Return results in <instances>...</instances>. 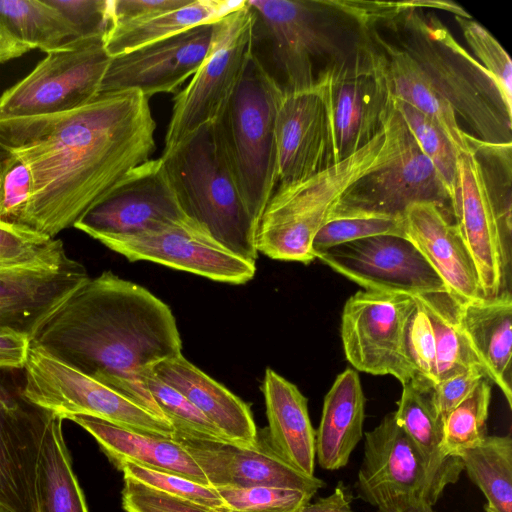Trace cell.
I'll return each mask as SVG.
<instances>
[{
	"label": "cell",
	"instance_id": "cell-1",
	"mask_svg": "<svg viewBox=\"0 0 512 512\" xmlns=\"http://www.w3.org/2000/svg\"><path fill=\"white\" fill-rule=\"evenodd\" d=\"M156 123L136 90L100 92L49 120L0 126V144L28 169L31 189L17 224L55 238L133 168L150 159Z\"/></svg>",
	"mask_w": 512,
	"mask_h": 512
},
{
	"label": "cell",
	"instance_id": "cell-2",
	"mask_svg": "<svg viewBox=\"0 0 512 512\" xmlns=\"http://www.w3.org/2000/svg\"><path fill=\"white\" fill-rule=\"evenodd\" d=\"M31 344L168 421L143 374L182 354L170 307L112 271L89 277L31 337ZM169 422V421H168Z\"/></svg>",
	"mask_w": 512,
	"mask_h": 512
},
{
	"label": "cell",
	"instance_id": "cell-3",
	"mask_svg": "<svg viewBox=\"0 0 512 512\" xmlns=\"http://www.w3.org/2000/svg\"><path fill=\"white\" fill-rule=\"evenodd\" d=\"M421 68L471 135L492 146L512 144V115L492 79L436 14L410 9L382 24Z\"/></svg>",
	"mask_w": 512,
	"mask_h": 512
},
{
	"label": "cell",
	"instance_id": "cell-4",
	"mask_svg": "<svg viewBox=\"0 0 512 512\" xmlns=\"http://www.w3.org/2000/svg\"><path fill=\"white\" fill-rule=\"evenodd\" d=\"M394 150L387 118L382 131L352 155L308 178L278 185L258 223V253L274 260L313 262V240L344 195L360 178L390 159Z\"/></svg>",
	"mask_w": 512,
	"mask_h": 512
},
{
	"label": "cell",
	"instance_id": "cell-5",
	"mask_svg": "<svg viewBox=\"0 0 512 512\" xmlns=\"http://www.w3.org/2000/svg\"><path fill=\"white\" fill-rule=\"evenodd\" d=\"M161 158L184 213L232 253L255 263L257 224L243 199L219 120L164 150Z\"/></svg>",
	"mask_w": 512,
	"mask_h": 512
},
{
	"label": "cell",
	"instance_id": "cell-6",
	"mask_svg": "<svg viewBox=\"0 0 512 512\" xmlns=\"http://www.w3.org/2000/svg\"><path fill=\"white\" fill-rule=\"evenodd\" d=\"M511 150L480 147L458 156L450 208L476 265L485 298L511 291V189L498 186Z\"/></svg>",
	"mask_w": 512,
	"mask_h": 512
},
{
	"label": "cell",
	"instance_id": "cell-7",
	"mask_svg": "<svg viewBox=\"0 0 512 512\" xmlns=\"http://www.w3.org/2000/svg\"><path fill=\"white\" fill-rule=\"evenodd\" d=\"M284 88L253 53L218 118L246 207L257 224L277 185L275 123Z\"/></svg>",
	"mask_w": 512,
	"mask_h": 512
},
{
	"label": "cell",
	"instance_id": "cell-8",
	"mask_svg": "<svg viewBox=\"0 0 512 512\" xmlns=\"http://www.w3.org/2000/svg\"><path fill=\"white\" fill-rule=\"evenodd\" d=\"M282 71L284 90L315 85L319 73L365 36L332 0H247Z\"/></svg>",
	"mask_w": 512,
	"mask_h": 512
},
{
	"label": "cell",
	"instance_id": "cell-9",
	"mask_svg": "<svg viewBox=\"0 0 512 512\" xmlns=\"http://www.w3.org/2000/svg\"><path fill=\"white\" fill-rule=\"evenodd\" d=\"M315 87L326 115L332 164L380 133L393 107L386 59L368 31L352 50L319 73Z\"/></svg>",
	"mask_w": 512,
	"mask_h": 512
},
{
	"label": "cell",
	"instance_id": "cell-10",
	"mask_svg": "<svg viewBox=\"0 0 512 512\" xmlns=\"http://www.w3.org/2000/svg\"><path fill=\"white\" fill-rule=\"evenodd\" d=\"M103 36L77 38L46 53L26 77L0 96V126L46 121L98 95L112 58Z\"/></svg>",
	"mask_w": 512,
	"mask_h": 512
},
{
	"label": "cell",
	"instance_id": "cell-11",
	"mask_svg": "<svg viewBox=\"0 0 512 512\" xmlns=\"http://www.w3.org/2000/svg\"><path fill=\"white\" fill-rule=\"evenodd\" d=\"M255 32L256 16L246 1L215 22L204 60L174 97L164 150L221 116L254 53Z\"/></svg>",
	"mask_w": 512,
	"mask_h": 512
},
{
	"label": "cell",
	"instance_id": "cell-12",
	"mask_svg": "<svg viewBox=\"0 0 512 512\" xmlns=\"http://www.w3.org/2000/svg\"><path fill=\"white\" fill-rule=\"evenodd\" d=\"M23 394L60 418L96 417L115 425L172 437L174 428L106 385L30 344L23 368Z\"/></svg>",
	"mask_w": 512,
	"mask_h": 512
},
{
	"label": "cell",
	"instance_id": "cell-13",
	"mask_svg": "<svg viewBox=\"0 0 512 512\" xmlns=\"http://www.w3.org/2000/svg\"><path fill=\"white\" fill-rule=\"evenodd\" d=\"M388 121L395 141L393 155L347 191L331 218L352 214L403 216L408 207L422 202L445 209L450 205L444 183L394 103Z\"/></svg>",
	"mask_w": 512,
	"mask_h": 512
},
{
	"label": "cell",
	"instance_id": "cell-14",
	"mask_svg": "<svg viewBox=\"0 0 512 512\" xmlns=\"http://www.w3.org/2000/svg\"><path fill=\"white\" fill-rule=\"evenodd\" d=\"M186 217L160 157L133 168L73 227L100 241L156 230Z\"/></svg>",
	"mask_w": 512,
	"mask_h": 512
},
{
	"label": "cell",
	"instance_id": "cell-15",
	"mask_svg": "<svg viewBox=\"0 0 512 512\" xmlns=\"http://www.w3.org/2000/svg\"><path fill=\"white\" fill-rule=\"evenodd\" d=\"M463 467L434 468L398 425L394 412L365 433L356 491L363 501L379 494H408L434 505L458 481Z\"/></svg>",
	"mask_w": 512,
	"mask_h": 512
},
{
	"label": "cell",
	"instance_id": "cell-16",
	"mask_svg": "<svg viewBox=\"0 0 512 512\" xmlns=\"http://www.w3.org/2000/svg\"><path fill=\"white\" fill-rule=\"evenodd\" d=\"M18 370L0 369V507L39 512L37 468L43 436L53 413L23 394Z\"/></svg>",
	"mask_w": 512,
	"mask_h": 512
},
{
	"label": "cell",
	"instance_id": "cell-17",
	"mask_svg": "<svg viewBox=\"0 0 512 512\" xmlns=\"http://www.w3.org/2000/svg\"><path fill=\"white\" fill-rule=\"evenodd\" d=\"M99 242L130 261H150L218 282L244 284L256 271L255 263L232 253L189 217L156 230Z\"/></svg>",
	"mask_w": 512,
	"mask_h": 512
},
{
	"label": "cell",
	"instance_id": "cell-18",
	"mask_svg": "<svg viewBox=\"0 0 512 512\" xmlns=\"http://www.w3.org/2000/svg\"><path fill=\"white\" fill-rule=\"evenodd\" d=\"M365 290L419 296L448 291L406 237L378 235L343 243L315 256Z\"/></svg>",
	"mask_w": 512,
	"mask_h": 512
},
{
	"label": "cell",
	"instance_id": "cell-19",
	"mask_svg": "<svg viewBox=\"0 0 512 512\" xmlns=\"http://www.w3.org/2000/svg\"><path fill=\"white\" fill-rule=\"evenodd\" d=\"M413 296L357 291L345 302L341 339L346 359L361 372L410 381L401 356L405 321Z\"/></svg>",
	"mask_w": 512,
	"mask_h": 512
},
{
	"label": "cell",
	"instance_id": "cell-20",
	"mask_svg": "<svg viewBox=\"0 0 512 512\" xmlns=\"http://www.w3.org/2000/svg\"><path fill=\"white\" fill-rule=\"evenodd\" d=\"M172 438L191 455L214 488L269 486L315 495L325 486L320 478L287 462L272 446L266 428L257 432L251 445L202 439L178 430H174Z\"/></svg>",
	"mask_w": 512,
	"mask_h": 512
},
{
	"label": "cell",
	"instance_id": "cell-21",
	"mask_svg": "<svg viewBox=\"0 0 512 512\" xmlns=\"http://www.w3.org/2000/svg\"><path fill=\"white\" fill-rule=\"evenodd\" d=\"M215 22L111 58L100 92L136 90L147 98L174 93L191 78L204 60Z\"/></svg>",
	"mask_w": 512,
	"mask_h": 512
},
{
	"label": "cell",
	"instance_id": "cell-22",
	"mask_svg": "<svg viewBox=\"0 0 512 512\" xmlns=\"http://www.w3.org/2000/svg\"><path fill=\"white\" fill-rule=\"evenodd\" d=\"M89 275L65 252L55 258L0 269V328L27 334L30 339L49 315Z\"/></svg>",
	"mask_w": 512,
	"mask_h": 512
},
{
	"label": "cell",
	"instance_id": "cell-23",
	"mask_svg": "<svg viewBox=\"0 0 512 512\" xmlns=\"http://www.w3.org/2000/svg\"><path fill=\"white\" fill-rule=\"evenodd\" d=\"M275 140L278 185L303 180L332 165L326 115L315 85L284 90Z\"/></svg>",
	"mask_w": 512,
	"mask_h": 512
},
{
	"label": "cell",
	"instance_id": "cell-24",
	"mask_svg": "<svg viewBox=\"0 0 512 512\" xmlns=\"http://www.w3.org/2000/svg\"><path fill=\"white\" fill-rule=\"evenodd\" d=\"M405 236L461 303L484 299L474 260L447 209L431 202L411 205L403 214Z\"/></svg>",
	"mask_w": 512,
	"mask_h": 512
},
{
	"label": "cell",
	"instance_id": "cell-25",
	"mask_svg": "<svg viewBox=\"0 0 512 512\" xmlns=\"http://www.w3.org/2000/svg\"><path fill=\"white\" fill-rule=\"evenodd\" d=\"M151 370L199 409L226 440L239 445L255 442L258 431L249 405L182 354L154 364Z\"/></svg>",
	"mask_w": 512,
	"mask_h": 512
},
{
	"label": "cell",
	"instance_id": "cell-26",
	"mask_svg": "<svg viewBox=\"0 0 512 512\" xmlns=\"http://www.w3.org/2000/svg\"><path fill=\"white\" fill-rule=\"evenodd\" d=\"M460 323L485 376L502 391L511 408V291L461 303Z\"/></svg>",
	"mask_w": 512,
	"mask_h": 512
},
{
	"label": "cell",
	"instance_id": "cell-27",
	"mask_svg": "<svg viewBox=\"0 0 512 512\" xmlns=\"http://www.w3.org/2000/svg\"><path fill=\"white\" fill-rule=\"evenodd\" d=\"M261 389L272 446L292 466L314 476L315 430L309 418L307 398L296 385L271 368L265 370Z\"/></svg>",
	"mask_w": 512,
	"mask_h": 512
},
{
	"label": "cell",
	"instance_id": "cell-28",
	"mask_svg": "<svg viewBox=\"0 0 512 512\" xmlns=\"http://www.w3.org/2000/svg\"><path fill=\"white\" fill-rule=\"evenodd\" d=\"M70 420L93 436L114 465L131 461L209 485L199 465L172 437L130 430L92 416L76 415Z\"/></svg>",
	"mask_w": 512,
	"mask_h": 512
},
{
	"label": "cell",
	"instance_id": "cell-29",
	"mask_svg": "<svg viewBox=\"0 0 512 512\" xmlns=\"http://www.w3.org/2000/svg\"><path fill=\"white\" fill-rule=\"evenodd\" d=\"M366 399L358 373L347 368L333 382L315 431L319 465L329 471L345 467L363 437Z\"/></svg>",
	"mask_w": 512,
	"mask_h": 512
},
{
	"label": "cell",
	"instance_id": "cell-30",
	"mask_svg": "<svg viewBox=\"0 0 512 512\" xmlns=\"http://www.w3.org/2000/svg\"><path fill=\"white\" fill-rule=\"evenodd\" d=\"M383 53L394 98L402 100L434 121L447 135L458 154L474 150V137L462 128L455 112L417 63L377 30L368 31Z\"/></svg>",
	"mask_w": 512,
	"mask_h": 512
},
{
	"label": "cell",
	"instance_id": "cell-31",
	"mask_svg": "<svg viewBox=\"0 0 512 512\" xmlns=\"http://www.w3.org/2000/svg\"><path fill=\"white\" fill-rule=\"evenodd\" d=\"M240 1L192 0L178 9L141 20L109 25L103 41L110 57H116L196 26L216 22Z\"/></svg>",
	"mask_w": 512,
	"mask_h": 512
},
{
	"label": "cell",
	"instance_id": "cell-32",
	"mask_svg": "<svg viewBox=\"0 0 512 512\" xmlns=\"http://www.w3.org/2000/svg\"><path fill=\"white\" fill-rule=\"evenodd\" d=\"M62 423L53 414L43 436L37 468L39 512H89L72 469Z\"/></svg>",
	"mask_w": 512,
	"mask_h": 512
},
{
	"label": "cell",
	"instance_id": "cell-33",
	"mask_svg": "<svg viewBox=\"0 0 512 512\" xmlns=\"http://www.w3.org/2000/svg\"><path fill=\"white\" fill-rule=\"evenodd\" d=\"M463 471L486 498L485 512H512L511 435H486L459 454Z\"/></svg>",
	"mask_w": 512,
	"mask_h": 512
},
{
	"label": "cell",
	"instance_id": "cell-34",
	"mask_svg": "<svg viewBox=\"0 0 512 512\" xmlns=\"http://www.w3.org/2000/svg\"><path fill=\"white\" fill-rule=\"evenodd\" d=\"M415 297L432 327L438 382L473 367L482 370L461 327V302L448 291Z\"/></svg>",
	"mask_w": 512,
	"mask_h": 512
},
{
	"label": "cell",
	"instance_id": "cell-35",
	"mask_svg": "<svg viewBox=\"0 0 512 512\" xmlns=\"http://www.w3.org/2000/svg\"><path fill=\"white\" fill-rule=\"evenodd\" d=\"M0 20L15 39L31 50L48 53L81 38L48 0H0Z\"/></svg>",
	"mask_w": 512,
	"mask_h": 512
},
{
	"label": "cell",
	"instance_id": "cell-36",
	"mask_svg": "<svg viewBox=\"0 0 512 512\" xmlns=\"http://www.w3.org/2000/svg\"><path fill=\"white\" fill-rule=\"evenodd\" d=\"M394 411L395 420L417 446L430 466L438 469L463 467L457 456L443 452V419L433 401L432 388L414 382L402 384Z\"/></svg>",
	"mask_w": 512,
	"mask_h": 512
},
{
	"label": "cell",
	"instance_id": "cell-37",
	"mask_svg": "<svg viewBox=\"0 0 512 512\" xmlns=\"http://www.w3.org/2000/svg\"><path fill=\"white\" fill-rule=\"evenodd\" d=\"M491 381L484 378L443 420V452L457 456L478 445L487 435Z\"/></svg>",
	"mask_w": 512,
	"mask_h": 512
},
{
	"label": "cell",
	"instance_id": "cell-38",
	"mask_svg": "<svg viewBox=\"0 0 512 512\" xmlns=\"http://www.w3.org/2000/svg\"><path fill=\"white\" fill-rule=\"evenodd\" d=\"M393 103L419 148L436 169L451 202L458 172L459 154L456 148L443 130L430 118L394 96Z\"/></svg>",
	"mask_w": 512,
	"mask_h": 512
},
{
	"label": "cell",
	"instance_id": "cell-39",
	"mask_svg": "<svg viewBox=\"0 0 512 512\" xmlns=\"http://www.w3.org/2000/svg\"><path fill=\"white\" fill-rule=\"evenodd\" d=\"M401 356L410 376L409 382L425 388L435 386L438 379L433 331L429 318L416 297L405 321Z\"/></svg>",
	"mask_w": 512,
	"mask_h": 512
},
{
	"label": "cell",
	"instance_id": "cell-40",
	"mask_svg": "<svg viewBox=\"0 0 512 512\" xmlns=\"http://www.w3.org/2000/svg\"><path fill=\"white\" fill-rule=\"evenodd\" d=\"M130 479L167 495L191 501L217 512H226V506L218 491L177 473L152 469L131 461L115 464Z\"/></svg>",
	"mask_w": 512,
	"mask_h": 512
},
{
	"label": "cell",
	"instance_id": "cell-41",
	"mask_svg": "<svg viewBox=\"0 0 512 512\" xmlns=\"http://www.w3.org/2000/svg\"><path fill=\"white\" fill-rule=\"evenodd\" d=\"M378 235L406 237L403 216L352 214L333 217L316 234L313 254L316 256L334 246Z\"/></svg>",
	"mask_w": 512,
	"mask_h": 512
},
{
	"label": "cell",
	"instance_id": "cell-42",
	"mask_svg": "<svg viewBox=\"0 0 512 512\" xmlns=\"http://www.w3.org/2000/svg\"><path fill=\"white\" fill-rule=\"evenodd\" d=\"M143 381L174 430L202 439L226 440L199 409L177 390L157 378L151 369L143 374Z\"/></svg>",
	"mask_w": 512,
	"mask_h": 512
},
{
	"label": "cell",
	"instance_id": "cell-43",
	"mask_svg": "<svg viewBox=\"0 0 512 512\" xmlns=\"http://www.w3.org/2000/svg\"><path fill=\"white\" fill-rule=\"evenodd\" d=\"M476 60L497 88L507 111L512 115V62L499 42L472 18L454 16Z\"/></svg>",
	"mask_w": 512,
	"mask_h": 512
},
{
	"label": "cell",
	"instance_id": "cell-44",
	"mask_svg": "<svg viewBox=\"0 0 512 512\" xmlns=\"http://www.w3.org/2000/svg\"><path fill=\"white\" fill-rule=\"evenodd\" d=\"M65 252L60 239L0 220V269L36 263Z\"/></svg>",
	"mask_w": 512,
	"mask_h": 512
},
{
	"label": "cell",
	"instance_id": "cell-45",
	"mask_svg": "<svg viewBox=\"0 0 512 512\" xmlns=\"http://www.w3.org/2000/svg\"><path fill=\"white\" fill-rule=\"evenodd\" d=\"M215 489L226 512H296L314 496L299 489L269 486Z\"/></svg>",
	"mask_w": 512,
	"mask_h": 512
},
{
	"label": "cell",
	"instance_id": "cell-46",
	"mask_svg": "<svg viewBox=\"0 0 512 512\" xmlns=\"http://www.w3.org/2000/svg\"><path fill=\"white\" fill-rule=\"evenodd\" d=\"M122 507L125 512H217L130 479H124Z\"/></svg>",
	"mask_w": 512,
	"mask_h": 512
},
{
	"label": "cell",
	"instance_id": "cell-47",
	"mask_svg": "<svg viewBox=\"0 0 512 512\" xmlns=\"http://www.w3.org/2000/svg\"><path fill=\"white\" fill-rule=\"evenodd\" d=\"M27 167L13 154L0 172V220L17 224L30 196Z\"/></svg>",
	"mask_w": 512,
	"mask_h": 512
},
{
	"label": "cell",
	"instance_id": "cell-48",
	"mask_svg": "<svg viewBox=\"0 0 512 512\" xmlns=\"http://www.w3.org/2000/svg\"><path fill=\"white\" fill-rule=\"evenodd\" d=\"M71 23L79 37L104 34L108 27V0H48Z\"/></svg>",
	"mask_w": 512,
	"mask_h": 512
},
{
	"label": "cell",
	"instance_id": "cell-49",
	"mask_svg": "<svg viewBox=\"0 0 512 512\" xmlns=\"http://www.w3.org/2000/svg\"><path fill=\"white\" fill-rule=\"evenodd\" d=\"M484 378H487L484 372L478 367H473L435 384L432 388L433 401L441 418L444 420Z\"/></svg>",
	"mask_w": 512,
	"mask_h": 512
},
{
	"label": "cell",
	"instance_id": "cell-50",
	"mask_svg": "<svg viewBox=\"0 0 512 512\" xmlns=\"http://www.w3.org/2000/svg\"><path fill=\"white\" fill-rule=\"evenodd\" d=\"M192 0H113L108 6V26L148 18L178 9Z\"/></svg>",
	"mask_w": 512,
	"mask_h": 512
},
{
	"label": "cell",
	"instance_id": "cell-51",
	"mask_svg": "<svg viewBox=\"0 0 512 512\" xmlns=\"http://www.w3.org/2000/svg\"><path fill=\"white\" fill-rule=\"evenodd\" d=\"M30 344L27 334L10 328H0V369L23 370Z\"/></svg>",
	"mask_w": 512,
	"mask_h": 512
},
{
	"label": "cell",
	"instance_id": "cell-52",
	"mask_svg": "<svg viewBox=\"0 0 512 512\" xmlns=\"http://www.w3.org/2000/svg\"><path fill=\"white\" fill-rule=\"evenodd\" d=\"M377 512H434L432 505L408 494H379L368 500Z\"/></svg>",
	"mask_w": 512,
	"mask_h": 512
},
{
	"label": "cell",
	"instance_id": "cell-53",
	"mask_svg": "<svg viewBox=\"0 0 512 512\" xmlns=\"http://www.w3.org/2000/svg\"><path fill=\"white\" fill-rule=\"evenodd\" d=\"M351 498L346 488L339 485L327 497L307 503L296 512H353Z\"/></svg>",
	"mask_w": 512,
	"mask_h": 512
},
{
	"label": "cell",
	"instance_id": "cell-54",
	"mask_svg": "<svg viewBox=\"0 0 512 512\" xmlns=\"http://www.w3.org/2000/svg\"><path fill=\"white\" fill-rule=\"evenodd\" d=\"M30 50L15 39L0 20V64L18 58Z\"/></svg>",
	"mask_w": 512,
	"mask_h": 512
},
{
	"label": "cell",
	"instance_id": "cell-55",
	"mask_svg": "<svg viewBox=\"0 0 512 512\" xmlns=\"http://www.w3.org/2000/svg\"><path fill=\"white\" fill-rule=\"evenodd\" d=\"M12 154L5 147L0 144V172L6 162L11 158Z\"/></svg>",
	"mask_w": 512,
	"mask_h": 512
},
{
	"label": "cell",
	"instance_id": "cell-56",
	"mask_svg": "<svg viewBox=\"0 0 512 512\" xmlns=\"http://www.w3.org/2000/svg\"><path fill=\"white\" fill-rule=\"evenodd\" d=\"M0 512H6V511L0 507Z\"/></svg>",
	"mask_w": 512,
	"mask_h": 512
}]
</instances>
